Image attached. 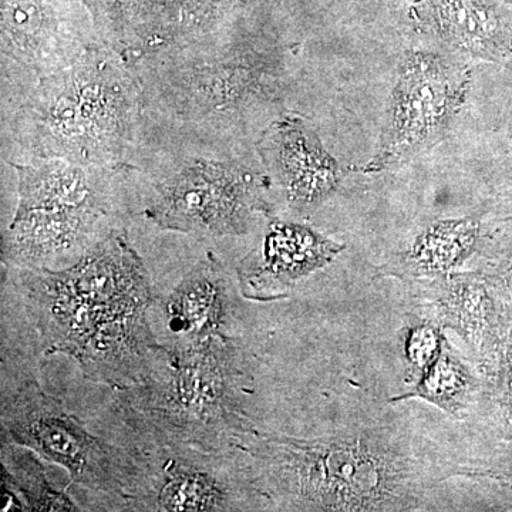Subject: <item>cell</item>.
Masks as SVG:
<instances>
[{
	"label": "cell",
	"mask_w": 512,
	"mask_h": 512,
	"mask_svg": "<svg viewBox=\"0 0 512 512\" xmlns=\"http://www.w3.org/2000/svg\"><path fill=\"white\" fill-rule=\"evenodd\" d=\"M45 355L79 363L84 379L120 392L143 382L164 345L151 330L143 259L114 231L63 269H15Z\"/></svg>",
	"instance_id": "obj_1"
},
{
	"label": "cell",
	"mask_w": 512,
	"mask_h": 512,
	"mask_svg": "<svg viewBox=\"0 0 512 512\" xmlns=\"http://www.w3.org/2000/svg\"><path fill=\"white\" fill-rule=\"evenodd\" d=\"M15 103L3 109V133L30 163L66 160L93 167L124 160L146 109L131 62L101 40Z\"/></svg>",
	"instance_id": "obj_2"
},
{
	"label": "cell",
	"mask_w": 512,
	"mask_h": 512,
	"mask_svg": "<svg viewBox=\"0 0 512 512\" xmlns=\"http://www.w3.org/2000/svg\"><path fill=\"white\" fill-rule=\"evenodd\" d=\"M237 346L227 335L165 346L143 382L120 390L116 410L144 440L229 453L245 439Z\"/></svg>",
	"instance_id": "obj_3"
},
{
	"label": "cell",
	"mask_w": 512,
	"mask_h": 512,
	"mask_svg": "<svg viewBox=\"0 0 512 512\" xmlns=\"http://www.w3.org/2000/svg\"><path fill=\"white\" fill-rule=\"evenodd\" d=\"M18 207L3 234L2 262L10 269H63L119 231L111 167L66 160L15 165Z\"/></svg>",
	"instance_id": "obj_4"
},
{
	"label": "cell",
	"mask_w": 512,
	"mask_h": 512,
	"mask_svg": "<svg viewBox=\"0 0 512 512\" xmlns=\"http://www.w3.org/2000/svg\"><path fill=\"white\" fill-rule=\"evenodd\" d=\"M144 107L178 123L221 130L265 90L266 67L254 57L200 39L141 57Z\"/></svg>",
	"instance_id": "obj_5"
},
{
	"label": "cell",
	"mask_w": 512,
	"mask_h": 512,
	"mask_svg": "<svg viewBox=\"0 0 512 512\" xmlns=\"http://www.w3.org/2000/svg\"><path fill=\"white\" fill-rule=\"evenodd\" d=\"M0 414L6 439L63 467L73 484L126 501V450L93 436L36 380L3 393Z\"/></svg>",
	"instance_id": "obj_6"
},
{
	"label": "cell",
	"mask_w": 512,
	"mask_h": 512,
	"mask_svg": "<svg viewBox=\"0 0 512 512\" xmlns=\"http://www.w3.org/2000/svg\"><path fill=\"white\" fill-rule=\"evenodd\" d=\"M468 70L437 53L409 52L400 66L389 116L367 173L392 170L439 143L463 106Z\"/></svg>",
	"instance_id": "obj_7"
},
{
	"label": "cell",
	"mask_w": 512,
	"mask_h": 512,
	"mask_svg": "<svg viewBox=\"0 0 512 512\" xmlns=\"http://www.w3.org/2000/svg\"><path fill=\"white\" fill-rule=\"evenodd\" d=\"M128 510L154 512L242 510L229 453L144 440L126 450Z\"/></svg>",
	"instance_id": "obj_8"
},
{
	"label": "cell",
	"mask_w": 512,
	"mask_h": 512,
	"mask_svg": "<svg viewBox=\"0 0 512 512\" xmlns=\"http://www.w3.org/2000/svg\"><path fill=\"white\" fill-rule=\"evenodd\" d=\"M261 181L235 161L194 160L154 188L146 215L157 227L198 238L239 235L262 210Z\"/></svg>",
	"instance_id": "obj_9"
},
{
	"label": "cell",
	"mask_w": 512,
	"mask_h": 512,
	"mask_svg": "<svg viewBox=\"0 0 512 512\" xmlns=\"http://www.w3.org/2000/svg\"><path fill=\"white\" fill-rule=\"evenodd\" d=\"M92 39L56 0H2V93L12 103L30 87L73 62ZM3 103V104H6Z\"/></svg>",
	"instance_id": "obj_10"
},
{
	"label": "cell",
	"mask_w": 512,
	"mask_h": 512,
	"mask_svg": "<svg viewBox=\"0 0 512 512\" xmlns=\"http://www.w3.org/2000/svg\"><path fill=\"white\" fill-rule=\"evenodd\" d=\"M101 42L131 59L163 52L207 32L204 0H92Z\"/></svg>",
	"instance_id": "obj_11"
},
{
	"label": "cell",
	"mask_w": 512,
	"mask_h": 512,
	"mask_svg": "<svg viewBox=\"0 0 512 512\" xmlns=\"http://www.w3.org/2000/svg\"><path fill=\"white\" fill-rule=\"evenodd\" d=\"M338 251L312 229L278 222L266 235L261 254L239 266V286L249 299L279 298L293 281L325 265Z\"/></svg>",
	"instance_id": "obj_12"
},
{
	"label": "cell",
	"mask_w": 512,
	"mask_h": 512,
	"mask_svg": "<svg viewBox=\"0 0 512 512\" xmlns=\"http://www.w3.org/2000/svg\"><path fill=\"white\" fill-rule=\"evenodd\" d=\"M417 18L453 55L495 62L512 57L511 26L487 0H419Z\"/></svg>",
	"instance_id": "obj_13"
},
{
	"label": "cell",
	"mask_w": 512,
	"mask_h": 512,
	"mask_svg": "<svg viewBox=\"0 0 512 512\" xmlns=\"http://www.w3.org/2000/svg\"><path fill=\"white\" fill-rule=\"evenodd\" d=\"M264 153L289 201L316 204L338 187V161L322 147L315 131L298 117H286L275 124Z\"/></svg>",
	"instance_id": "obj_14"
},
{
	"label": "cell",
	"mask_w": 512,
	"mask_h": 512,
	"mask_svg": "<svg viewBox=\"0 0 512 512\" xmlns=\"http://www.w3.org/2000/svg\"><path fill=\"white\" fill-rule=\"evenodd\" d=\"M211 256L195 265L164 299V320L175 342L225 335L227 278L224 266Z\"/></svg>",
	"instance_id": "obj_15"
},
{
	"label": "cell",
	"mask_w": 512,
	"mask_h": 512,
	"mask_svg": "<svg viewBox=\"0 0 512 512\" xmlns=\"http://www.w3.org/2000/svg\"><path fill=\"white\" fill-rule=\"evenodd\" d=\"M3 488L8 511H82L67 491L59 490L47 477L39 456L6 437L2 440Z\"/></svg>",
	"instance_id": "obj_16"
},
{
	"label": "cell",
	"mask_w": 512,
	"mask_h": 512,
	"mask_svg": "<svg viewBox=\"0 0 512 512\" xmlns=\"http://www.w3.org/2000/svg\"><path fill=\"white\" fill-rule=\"evenodd\" d=\"M474 235L476 228L471 222L437 225L421 238L419 247H416V256L430 266L453 264L470 247Z\"/></svg>",
	"instance_id": "obj_17"
}]
</instances>
